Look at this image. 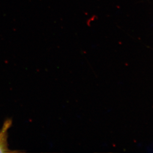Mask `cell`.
Segmentation results:
<instances>
[{
  "label": "cell",
  "mask_w": 153,
  "mask_h": 153,
  "mask_svg": "<svg viewBox=\"0 0 153 153\" xmlns=\"http://www.w3.org/2000/svg\"><path fill=\"white\" fill-rule=\"evenodd\" d=\"M8 125V124L6 125L4 128L3 129L4 130L1 132H0V153H4V152H6V150H7V148H6V145L4 144V140H3V139L4 138V135L5 134L6 130L8 129V128H6Z\"/></svg>",
  "instance_id": "6da1fadb"
}]
</instances>
